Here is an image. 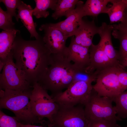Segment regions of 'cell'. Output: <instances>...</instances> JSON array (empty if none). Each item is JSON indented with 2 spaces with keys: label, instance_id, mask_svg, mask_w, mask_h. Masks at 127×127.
I'll use <instances>...</instances> for the list:
<instances>
[{
  "label": "cell",
  "instance_id": "obj_15",
  "mask_svg": "<svg viewBox=\"0 0 127 127\" xmlns=\"http://www.w3.org/2000/svg\"><path fill=\"white\" fill-rule=\"evenodd\" d=\"M89 52L90 64L86 68L89 71L94 72L108 67L118 66L111 62L99 44L96 45L93 44L89 48Z\"/></svg>",
  "mask_w": 127,
  "mask_h": 127
},
{
  "label": "cell",
  "instance_id": "obj_21",
  "mask_svg": "<svg viewBox=\"0 0 127 127\" xmlns=\"http://www.w3.org/2000/svg\"><path fill=\"white\" fill-rule=\"evenodd\" d=\"M112 25V35L114 38L119 40L120 42L118 51L119 58L127 55V28L120 23Z\"/></svg>",
  "mask_w": 127,
  "mask_h": 127
},
{
  "label": "cell",
  "instance_id": "obj_22",
  "mask_svg": "<svg viewBox=\"0 0 127 127\" xmlns=\"http://www.w3.org/2000/svg\"><path fill=\"white\" fill-rule=\"evenodd\" d=\"M58 0H35L36 6L33 9V15L36 18H46L49 15L47 10L54 11Z\"/></svg>",
  "mask_w": 127,
  "mask_h": 127
},
{
  "label": "cell",
  "instance_id": "obj_8",
  "mask_svg": "<svg viewBox=\"0 0 127 127\" xmlns=\"http://www.w3.org/2000/svg\"><path fill=\"white\" fill-rule=\"evenodd\" d=\"M32 88L14 63L11 52L0 74V89L23 91Z\"/></svg>",
  "mask_w": 127,
  "mask_h": 127
},
{
  "label": "cell",
  "instance_id": "obj_35",
  "mask_svg": "<svg viewBox=\"0 0 127 127\" xmlns=\"http://www.w3.org/2000/svg\"><path fill=\"white\" fill-rule=\"evenodd\" d=\"M127 67V66H126Z\"/></svg>",
  "mask_w": 127,
  "mask_h": 127
},
{
  "label": "cell",
  "instance_id": "obj_11",
  "mask_svg": "<svg viewBox=\"0 0 127 127\" xmlns=\"http://www.w3.org/2000/svg\"><path fill=\"white\" fill-rule=\"evenodd\" d=\"M83 2L79 0L72 13L64 20L53 23L54 25L68 37L73 36L78 28L83 18L86 16Z\"/></svg>",
  "mask_w": 127,
  "mask_h": 127
},
{
  "label": "cell",
  "instance_id": "obj_23",
  "mask_svg": "<svg viewBox=\"0 0 127 127\" xmlns=\"http://www.w3.org/2000/svg\"><path fill=\"white\" fill-rule=\"evenodd\" d=\"M117 117L121 119L127 118V90L113 99Z\"/></svg>",
  "mask_w": 127,
  "mask_h": 127
},
{
  "label": "cell",
  "instance_id": "obj_29",
  "mask_svg": "<svg viewBox=\"0 0 127 127\" xmlns=\"http://www.w3.org/2000/svg\"><path fill=\"white\" fill-rule=\"evenodd\" d=\"M125 68H120L118 73V78L120 85L123 91L127 90V71Z\"/></svg>",
  "mask_w": 127,
  "mask_h": 127
},
{
  "label": "cell",
  "instance_id": "obj_27",
  "mask_svg": "<svg viewBox=\"0 0 127 127\" xmlns=\"http://www.w3.org/2000/svg\"><path fill=\"white\" fill-rule=\"evenodd\" d=\"M22 1L19 0H0V2L3 3L7 9L6 11L8 14L12 18L14 17L16 20L17 14L16 9L21 4Z\"/></svg>",
  "mask_w": 127,
  "mask_h": 127
},
{
  "label": "cell",
  "instance_id": "obj_16",
  "mask_svg": "<svg viewBox=\"0 0 127 127\" xmlns=\"http://www.w3.org/2000/svg\"><path fill=\"white\" fill-rule=\"evenodd\" d=\"M17 9L18 13L16 21H18L19 19H20L30 33L31 38L34 37L36 39H39L41 37L36 30L37 25L34 22L32 18L33 9L30 5L27 4L22 1Z\"/></svg>",
  "mask_w": 127,
  "mask_h": 127
},
{
  "label": "cell",
  "instance_id": "obj_20",
  "mask_svg": "<svg viewBox=\"0 0 127 127\" xmlns=\"http://www.w3.org/2000/svg\"><path fill=\"white\" fill-rule=\"evenodd\" d=\"M78 0H58L52 17L56 20L63 16L67 17L75 9Z\"/></svg>",
  "mask_w": 127,
  "mask_h": 127
},
{
  "label": "cell",
  "instance_id": "obj_7",
  "mask_svg": "<svg viewBox=\"0 0 127 127\" xmlns=\"http://www.w3.org/2000/svg\"><path fill=\"white\" fill-rule=\"evenodd\" d=\"M125 68L122 65L106 67L97 72L96 83L93 89L100 95L113 99L123 91L118 78L119 69Z\"/></svg>",
  "mask_w": 127,
  "mask_h": 127
},
{
  "label": "cell",
  "instance_id": "obj_18",
  "mask_svg": "<svg viewBox=\"0 0 127 127\" xmlns=\"http://www.w3.org/2000/svg\"><path fill=\"white\" fill-rule=\"evenodd\" d=\"M110 0H87L84 4L83 8L86 16H97L102 13H107V6Z\"/></svg>",
  "mask_w": 127,
  "mask_h": 127
},
{
  "label": "cell",
  "instance_id": "obj_5",
  "mask_svg": "<svg viewBox=\"0 0 127 127\" xmlns=\"http://www.w3.org/2000/svg\"><path fill=\"white\" fill-rule=\"evenodd\" d=\"M32 88L30 101L32 113L40 120L46 118L48 122H50L58 110V104L38 83L34 84Z\"/></svg>",
  "mask_w": 127,
  "mask_h": 127
},
{
  "label": "cell",
  "instance_id": "obj_24",
  "mask_svg": "<svg viewBox=\"0 0 127 127\" xmlns=\"http://www.w3.org/2000/svg\"><path fill=\"white\" fill-rule=\"evenodd\" d=\"M86 68L79 69L75 73L72 83L78 81H83L92 83L96 80L97 72H91Z\"/></svg>",
  "mask_w": 127,
  "mask_h": 127
},
{
  "label": "cell",
  "instance_id": "obj_9",
  "mask_svg": "<svg viewBox=\"0 0 127 127\" xmlns=\"http://www.w3.org/2000/svg\"><path fill=\"white\" fill-rule=\"evenodd\" d=\"M92 83L83 81L75 82L64 91L52 97L59 104L84 106L93 89Z\"/></svg>",
  "mask_w": 127,
  "mask_h": 127
},
{
  "label": "cell",
  "instance_id": "obj_2",
  "mask_svg": "<svg viewBox=\"0 0 127 127\" xmlns=\"http://www.w3.org/2000/svg\"><path fill=\"white\" fill-rule=\"evenodd\" d=\"M64 54H51V64L45 74L38 83L51 93L53 97L68 88L72 83L74 77L79 68Z\"/></svg>",
  "mask_w": 127,
  "mask_h": 127
},
{
  "label": "cell",
  "instance_id": "obj_12",
  "mask_svg": "<svg viewBox=\"0 0 127 127\" xmlns=\"http://www.w3.org/2000/svg\"><path fill=\"white\" fill-rule=\"evenodd\" d=\"M112 24L103 22L99 27L98 34L100 37L99 43L101 48L111 62L116 65H120L118 51L114 48L112 42Z\"/></svg>",
  "mask_w": 127,
  "mask_h": 127
},
{
  "label": "cell",
  "instance_id": "obj_34",
  "mask_svg": "<svg viewBox=\"0 0 127 127\" xmlns=\"http://www.w3.org/2000/svg\"><path fill=\"white\" fill-rule=\"evenodd\" d=\"M126 127H127V126Z\"/></svg>",
  "mask_w": 127,
  "mask_h": 127
},
{
  "label": "cell",
  "instance_id": "obj_19",
  "mask_svg": "<svg viewBox=\"0 0 127 127\" xmlns=\"http://www.w3.org/2000/svg\"><path fill=\"white\" fill-rule=\"evenodd\" d=\"M110 2L112 4V5L109 8L107 14L109 18L110 24L121 22L127 6V0H110Z\"/></svg>",
  "mask_w": 127,
  "mask_h": 127
},
{
  "label": "cell",
  "instance_id": "obj_6",
  "mask_svg": "<svg viewBox=\"0 0 127 127\" xmlns=\"http://www.w3.org/2000/svg\"><path fill=\"white\" fill-rule=\"evenodd\" d=\"M58 105V110L51 121L48 123V127H87L89 120L85 115L83 106Z\"/></svg>",
  "mask_w": 127,
  "mask_h": 127
},
{
  "label": "cell",
  "instance_id": "obj_1",
  "mask_svg": "<svg viewBox=\"0 0 127 127\" xmlns=\"http://www.w3.org/2000/svg\"><path fill=\"white\" fill-rule=\"evenodd\" d=\"M11 52L16 64L32 87L44 75L51 64L52 53L41 37L27 40L16 36Z\"/></svg>",
  "mask_w": 127,
  "mask_h": 127
},
{
  "label": "cell",
  "instance_id": "obj_33",
  "mask_svg": "<svg viewBox=\"0 0 127 127\" xmlns=\"http://www.w3.org/2000/svg\"><path fill=\"white\" fill-rule=\"evenodd\" d=\"M47 127H48V126H47Z\"/></svg>",
  "mask_w": 127,
  "mask_h": 127
},
{
  "label": "cell",
  "instance_id": "obj_28",
  "mask_svg": "<svg viewBox=\"0 0 127 127\" xmlns=\"http://www.w3.org/2000/svg\"><path fill=\"white\" fill-rule=\"evenodd\" d=\"M87 127H121L116 122L102 119L89 120Z\"/></svg>",
  "mask_w": 127,
  "mask_h": 127
},
{
  "label": "cell",
  "instance_id": "obj_31",
  "mask_svg": "<svg viewBox=\"0 0 127 127\" xmlns=\"http://www.w3.org/2000/svg\"><path fill=\"white\" fill-rule=\"evenodd\" d=\"M119 61L122 66L124 67H126L127 66V55L120 57Z\"/></svg>",
  "mask_w": 127,
  "mask_h": 127
},
{
  "label": "cell",
  "instance_id": "obj_3",
  "mask_svg": "<svg viewBox=\"0 0 127 127\" xmlns=\"http://www.w3.org/2000/svg\"><path fill=\"white\" fill-rule=\"evenodd\" d=\"M33 88L23 91L0 90V108L12 111L21 124L24 125L46 123L32 113L30 105V98Z\"/></svg>",
  "mask_w": 127,
  "mask_h": 127
},
{
  "label": "cell",
  "instance_id": "obj_32",
  "mask_svg": "<svg viewBox=\"0 0 127 127\" xmlns=\"http://www.w3.org/2000/svg\"><path fill=\"white\" fill-rule=\"evenodd\" d=\"M21 127H46L42 126H37L33 124L24 125L21 124Z\"/></svg>",
  "mask_w": 127,
  "mask_h": 127
},
{
  "label": "cell",
  "instance_id": "obj_14",
  "mask_svg": "<svg viewBox=\"0 0 127 127\" xmlns=\"http://www.w3.org/2000/svg\"><path fill=\"white\" fill-rule=\"evenodd\" d=\"M99 27L96 26L94 21L82 19L78 28L72 38L74 42L82 46L89 48L93 44L94 36L98 34Z\"/></svg>",
  "mask_w": 127,
  "mask_h": 127
},
{
  "label": "cell",
  "instance_id": "obj_13",
  "mask_svg": "<svg viewBox=\"0 0 127 127\" xmlns=\"http://www.w3.org/2000/svg\"><path fill=\"white\" fill-rule=\"evenodd\" d=\"M64 54L67 59L70 61H72L74 65L78 68H86L90 65L89 48L76 44L72 38Z\"/></svg>",
  "mask_w": 127,
  "mask_h": 127
},
{
  "label": "cell",
  "instance_id": "obj_17",
  "mask_svg": "<svg viewBox=\"0 0 127 127\" xmlns=\"http://www.w3.org/2000/svg\"><path fill=\"white\" fill-rule=\"evenodd\" d=\"M19 31L16 29L8 31L3 30L0 33V61L5 64L11 52L16 34Z\"/></svg>",
  "mask_w": 127,
  "mask_h": 127
},
{
  "label": "cell",
  "instance_id": "obj_26",
  "mask_svg": "<svg viewBox=\"0 0 127 127\" xmlns=\"http://www.w3.org/2000/svg\"><path fill=\"white\" fill-rule=\"evenodd\" d=\"M0 127H21L15 117L8 115L0 110Z\"/></svg>",
  "mask_w": 127,
  "mask_h": 127
},
{
  "label": "cell",
  "instance_id": "obj_30",
  "mask_svg": "<svg viewBox=\"0 0 127 127\" xmlns=\"http://www.w3.org/2000/svg\"><path fill=\"white\" fill-rule=\"evenodd\" d=\"M120 23L123 26L127 28V8L124 11L123 18Z\"/></svg>",
  "mask_w": 127,
  "mask_h": 127
},
{
  "label": "cell",
  "instance_id": "obj_4",
  "mask_svg": "<svg viewBox=\"0 0 127 127\" xmlns=\"http://www.w3.org/2000/svg\"><path fill=\"white\" fill-rule=\"evenodd\" d=\"M113 99L99 95L93 89L84 105L86 116L88 120L102 119L116 122L122 119L118 117Z\"/></svg>",
  "mask_w": 127,
  "mask_h": 127
},
{
  "label": "cell",
  "instance_id": "obj_25",
  "mask_svg": "<svg viewBox=\"0 0 127 127\" xmlns=\"http://www.w3.org/2000/svg\"><path fill=\"white\" fill-rule=\"evenodd\" d=\"M15 23L12 18L0 7V28L4 31H8L16 29Z\"/></svg>",
  "mask_w": 127,
  "mask_h": 127
},
{
  "label": "cell",
  "instance_id": "obj_10",
  "mask_svg": "<svg viewBox=\"0 0 127 127\" xmlns=\"http://www.w3.org/2000/svg\"><path fill=\"white\" fill-rule=\"evenodd\" d=\"M39 30L44 31L43 41L52 54H64L67 47L66 43L68 36L56 27L53 23L43 24L40 26Z\"/></svg>",
  "mask_w": 127,
  "mask_h": 127
}]
</instances>
